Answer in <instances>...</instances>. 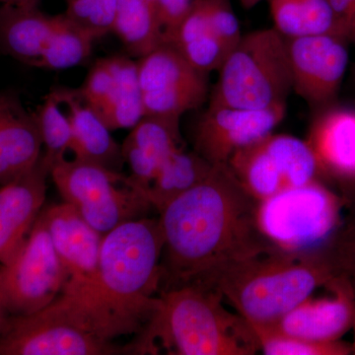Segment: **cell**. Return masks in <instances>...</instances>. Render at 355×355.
Wrapping results in <instances>:
<instances>
[{
	"label": "cell",
	"mask_w": 355,
	"mask_h": 355,
	"mask_svg": "<svg viewBox=\"0 0 355 355\" xmlns=\"http://www.w3.org/2000/svg\"><path fill=\"white\" fill-rule=\"evenodd\" d=\"M258 200L227 164L159 211L163 246L161 292L205 286L226 266L273 249L257 222Z\"/></svg>",
	"instance_id": "obj_1"
},
{
	"label": "cell",
	"mask_w": 355,
	"mask_h": 355,
	"mask_svg": "<svg viewBox=\"0 0 355 355\" xmlns=\"http://www.w3.org/2000/svg\"><path fill=\"white\" fill-rule=\"evenodd\" d=\"M163 246L158 218L121 224L104 236L95 279L69 282L62 297L108 342L139 335L157 310Z\"/></svg>",
	"instance_id": "obj_2"
},
{
	"label": "cell",
	"mask_w": 355,
	"mask_h": 355,
	"mask_svg": "<svg viewBox=\"0 0 355 355\" xmlns=\"http://www.w3.org/2000/svg\"><path fill=\"white\" fill-rule=\"evenodd\" d=\"M214 288L176 287L159 294L155 314L132 343L135 354L253 355L261 352L251 324L229 312Z\"/></svg>",
	"instance_id": "obj_3"
},
{
	"label": "cell",
	"mask_w": 355,
	"mask_h": 355,
	"mask_svg": "<svg viewBox=\"0 0 355 355\" xmlns=\"http://www.w3.org/2000/svg\"><path fill=\"white\" fill-rule=\"evenodd\" d=\"M345 275L324 246L308 253L270 249L226 266L207 286L252 324H266Z\"/></svg>",
	"instance_id": "obj_4"
},
{
	"label": "cell",
	"mask_w": 355,
	"mask_h": 355,
	"mask_svg": "<svg viewBox=\"0 0 355 355\" xmlns=\"http://www.w3.org/2000/svg\"><path fill=\"white\" fill-rule=\"evenodd\" d=\"M218 73L209 106L272 108L293 91L286 39L275 28L243 35Z\"/></svg>",
	"instance_id": "obj_5"
},
{
	"label": "cell",
	"mask_w": 355,
	"mask_h": 355,
	"mask_svg": "<svg viewBox=\"0 0 355 355\" xmlns=\"http://www.w3.org/2000/svg\"><path fill=\"white\" fill-rule=\"evenodd\" d=\"M345 205V197L317 179L258 202L257 222L275 249L308 253L330 241L342 224Z\"/></svg>",
	"instance_id": "obj_6"
},
{
	"label": "cell",
	"mask_w": 355,
	"mask_h": 355,
	"mask_svg": "<svg viewBox=\"0 0 355 355\" xmlns=\"http://www.w3.org/2000/svg\"><path fill=\"white\" fill-rule=\"evenodd\" d=\"M50 176L64 202L103 235L148 216L153 209L132 178L102 166L64 158L51 167Z\"/></svg>",
	"instance_id": "obj_7"
},
{
	"label": "cell",
	"mask_w": 355,
	"mask_h": 355,
	"mask_svg": "<svg viewBox=\"0 0 355 355\" xmlns=\"http://www.w3.org/2000/svg\"><path fill=\"white\" fill-rule=\"evenodd\" d=\"M135 354L101 338L62 295L27 316L8 317L0 334V355Z\"/></svg>",
	"instance_id": "obj_8"
},
{
	"label": "cell",
	"mask_w": 355,
	"mask_h": 355,
	"mask_svg": "<svg viewBox=\"0 0 355 355\" xmlns=\"http://www.w3.org/2000/svg\"><path fill=\"white\" fill-rule=\"evenodd\" d=\"M69 279L39 216L12 260L0 266V298L9 317L27 316L57 300Z\"/></svg>",
	"instance_id": "obj_9"
},
{
	"label": "cell",
	"mask_w": 355,
	"mask_h": 355,
	"mask_svg": "<svg viewBox=\"0 0 355 355\" xmlns=\"http://www.w3.org/2000/svg\"><path fill=\"white\" fill-rule=\"evenodd\" d=\"M227 166L258 202L310 183L320 174L307 141L284 133H270L240 149Z\"/></svg>",
	"instance_id": "obj_10"
},
{
	"label": "cell",
	"mask_w": 355,
	"mask_h": 355,
	"mask_svg": "<svg viewBox=\"0 0 355 355\" xmlns=\"http://www.w3.org/2000/svg\"><path fill=\"white\" fill-rule=\"evenodd\" d=\"M137 71L146 116L181 119L209 97V74L167 44L140 58Z\"/></svg>",
	"instance_id": "obj_11"
},
{
	"label": "cell",
	"mask_w": 355,
	"mask_h": 355,
	"mask_svg": "<svg viewBox=\"0 0 355 355\" xmlns=\"http://www.w3.org/2000/svg\"><path fill=\"white\" fill-rule=\"evenodd\" d=\"M286 42L294 92L315 108L330 105L349 65L347 42L334 35L299 37Z\"/></svg>",
	"instance_id": "obj_12"
},
{
	"label": "cell",
	"mask_w": 355,
	"mask_h": 355,
	"mask_svg": "<svg viewBox=\"0 0 355 355\" xmlns=\"http://www.w3.org/2000/svg\"><path fill=\"white\" fill-rule=\"evenodd\" d=\"M286 105L261 110L209 106L193 133L195 151L214 165L227 164L233 154L273 132Z\"/></svg>",
	"instance_id": "obj_13"
},
{
	"label": "cell",
	"mask_w": 355,
	"mask_h": 355,
	"mask_svg": "<svg viewBox=\"0 0 355 355\" xmlns=\"http://www.w3.org/2000/svg\"><path fill=\"white\" fill-rule=\"evenodd\" d=\"M110 130H132L144 116L137 62L114 55L99 58L78 88Z\"/></svg>",
	"instance_id": "obj_14"
},
{
	"label": "cell",
	"mask_w": 355,
	"mask_h": 355,
	"mask_svg": "<svg viewBox=\"0 0 355 355\" xmlns=\"http://www.w3.org/2000/svg\"><path fill=\"white\" fill-rule=\"evenodd\" d=\"M326 287L333 292V298L312 299L310 296L277 321L261 326L314 342L340 340L354 322V279L342 275Z\"/></svg>",
	"instance_id": "obj_15"
},
{
	"label": "cell",
	"mask_w": 355,
	"mask_h": 355,
	"mask_svg": "<svg viewBox=\"0 0 355 355\" xmlns=\"http://www.w3.org/2000/svg\"><path fill=\"white\" fill-rule=\"evenodd\" d=\"M40 216L58 256L69 272V282L85 284L94 279L105 235L92 227L69 202L44 207Z\"/></svg>",
	"instance_id": "obj_16"
},
{
	"label": "cell",
	"mask_w": 355,
	"mask_h": 355,
	"mask_svg": "<svg viewBox=\"0 0 355 355\" xmlns=\"http://www.w3.org/2000/svg\"><path fill=\"white\" fill-rule=\"evenodd\" d=\"M50 170L40 158L31 171L0 186V266L19 251L44 207Z\"/></svg>",
	"instance_id": "obj_17"
},
{
	"label": "cell",
	"mask_w": 355,
	"mask_h": 355,
	"mask_svg": "<svg viewBox=\"0 0 355 355\" xmlns=\"http://www.w3.org/2000/svg\"><path fill=\"white\" fill-rule=\"evenodd\" d=\"M41 133L34 112L12 91H0V186L31 171L42 156Z\"/></svg>",
	"instance_id": "obj_18"
},
{
	"label": "cell",
	"mask_w": 355,
	"mask_h": 355,
	"mask_svg": "<svg viewBox=\"0 0 355 355\" xmlns=\"http://www.w3.org/2000/svg\"><path fill=\"white\" fill-rule=\"evenodd\" d=\"M180 118L144 116L121 144L130 177L146 193L166 160L183 148Z\"/></svg>",
	"instance_id": "obj_19"
},
{
	"label": "cell",
	"mask_w": 355,
	"mask_h": 355,
	"mask_svg": "<svg viewBox=\"0 0 355 355\" xmlns=\"http://www.w3.org/2000/svg\"><path fill=\"white\" fill-rule=\"evenodd\" d=\"M51 90L67 108L72 132L70 153L74 158L121 172L125 164L121 146L112 137V130L99 114L84 101L78 88L55 87Z\"/></svg>",
	"instance_id": "obj_20"
},
{
	"label": "cell",
	"mask_w": 355,
	"mask_h": 355,
	"mask_svg": "<svg viewBox=\"0 0 355 355\" xmlns=\"http://www.w3.org/2000/svg\"><path fill=\"white\" fill-rule=\"evenodd\" d=\"M306 141L320 172L355 184V110L323 112L313 123Z\"/></svg>",
	"instance_id": "obj_21"
},
{
	"label": "cell",
	"mask_w": 355,
	"mask_h": 355,
	"mask_svg": "<svg viewBox=\"0 0 355 355\" xmlns=\"http://www.w3.org/2000/svg\"><path fill=\"white\" fill-rule=\"evenodd\" d=\"M39 7L0 6V51L30 67H38L58 22Z\"/></svg>",
	"instance_id": "obj_22"
},
{
	"label": "cell",
	"mask_w": 355,
	"mask_h": 355,
	"mask_svg": "<svg viewBox=\"0 0 355 355\" xmlns=\"http://www.w3.org/2000/svg\"><path fill=\"white\" fill-rule=\"evenodd\" d=\"M164 44L207 74L218 71L229 53L210 29L203 0L193 1L183 19L166 37Z\"/></svg>",
	"instance_id": "obj_23"
},
{
	"label": "cell",
	"mask_w": 355,
	"mask_h": 355,
	"mask_svg": "<svg viewBox=\"0 0 355 355\" xmlns=\"http://www.w3.org/2000/svg\"><path fill=\"white\" fill-rule=\"evenodd\" d=\"M112 32L139 58L163 46L164 29L157 0H118Z\"/></svg>",
	"instance_id": "obj_24"
},
{
	"label": "cell",
	"mask_w": 355,
	"mask_h": 355,
	"mask_svg": "<svg viewBox=\"0 0 355 355\" xmlns=\"http://www.w3.org/2000/svg\"><path fill=\"white\" fill-rule=\"evenodd\" d=\"M268 1L275 25L273 28L284 38L334 35L343 39L328 0Z\"/></svg>",
	"instance_id": "obj_25"
},
{
	"label": "cell",
	"mask_w": 355,
	"mask_h": 355,
	"mask_svg": "<svg viewBox=\"0 0 355 355\" xmlns=\"http://www.w3.org/2000/svg\"><path fill=\"white\" fill-rule=\"evenodd\" d=\"M214 164L193 151L180 148L166 160L146 195L153 209L161 211L168 203L202 182Z\"/></svg>",
	"instance_id": "obj_26"
},
{
	"label": "cell",
	"mask_w": 355,
	"mask_h": 355,
	"mask_svg": "<svg viewBox=\"0 0 355 355\" xmlns=\"http://www.w3.org/2000/svg\"><path fill=\"white\" fill-rule=\"evenodd\" d=\"M95 40L90 32L76 24L67 14H58L57 25L44 49L39 69H67L80 64L90 55Z\"/></svg>",
	"instance_id": "obj_27"
},
{
	"label": "cell",
	"mask_w": 355,
	"mask_h": 355,
	"mask_svg": "<svg viewBox=\"0 0 355 355\" xmlns=\"http://www.w3.org/2000/svg\"><path fill=\"white\" fill-rule=\"evenodd\" d=\"M55 92L51 90L34 112L44 148L41 160L49 170L65 158L71 147V125Z\"/></svg>",
	"instance_id": "obj_28"
},
{
	"label": "cell",
	"mask_w": 355,
	"mask_h": 355,
	"mask_svg": "<svg viewBox=\"0 0 355 355\" xmlns=\"http://www.w3.org/2000/svg\"><path fill=\"white\" fill-rule=\"evenodd\" d=\"M260 350L266 355H349L352 347L340 340L314 342L298 336L284 335L261 324H252Z\"/></svg>",
	"instance_id": "obj_29"
},
{
	"label": "cell",
	"mask_w": 355,
	"mask_h": 355,
	"mask_svg": "<svg viewBox=\"0 0 355 355\" xmlns=\"http://www.w3.org/2000/svg\"><path fill=\"white\" fill-rule=\"evenodd\" d=\"M65 14L96 39L113 30L118 0H65Z\"/></svg>",
	"instance_id": "obj_30"
},
{
	"label": "cell",
	"mask_w": 355,
	"mask_h": 355,
	"mask_svg": "<svg viewBox=\"0 0 355 355\" xmlns=\"http://www.w3.org/2000/svg\"><path fill=\"white\" fill-rule=\"evenodd\" d=\"M345 197L349 216L324 248L340 272L355 279V193Z\"/></svg>",
	"instance_id": "obj_31"
},
{
	"label": "cell",
	"mask_w": 355,
	"mask_h": 355,
	"mask_svg": "<svg viewBox=\"0 0 355 355\" xmlns=\"http://www.w3.org/2000/svg\"><path fill=\"white\" fill-rule=\"evenodd\" d=\"M207 19L214 36L226 50H231L239 43L243 35L239 20L229 0H203Z\"/></svg>",
	"instance_id": "obj_32"
},
{
	"label": "cell",
	"mask_w": 355,
	"mask_h": 355,
	"mask_svg": "<svg viewBox=\"0 0 355 355\" xmlns=\"http://www.w3.org/2000/svg\"><path fill=\"white\" fill-rule=\"evenodd\" d=\"M195 0H157L159 15L166 37L190 10Z\"/></svg>",
	"instance_id": "obj_33"
},
{
	"label": "cell",
	"mask_w": 355,
	"mask_h": 355,
	"mask_svg": "<svg viewBox=\"0 0 355 355\" xmlns=\"http://www.w3.org/2000/svg\"><path fill=\"white\" fill-rule=\"evenodd\" d=\"M42 0H0V6H12L18 7H39Z\"/></svg>",
	"instance_id": "obj_34"
},
{
	"label": "cell",
	"mask_w": 355,
	"mask_h": 355,
	"mask_svg": "<svg viewBox=\"0 0 355 355\" xmlns=\"http://www.w3.org/2000/svg\"><path fill=\"white\" fill-rule=\"evenodd\" d=\"M8 317L6 308H4L3 303H2L1 298H0V334L3 331L4 327H6Z\"/></svg>",
	"instance_id": "obj_35"
},
{
	"label": "cell",
	"mask_w": 355,
	"mask_h": 355,
	"mask_svg": "<svg viewBox=\"0 0 355 355\" xmlns=\"http://www.w3.org/2000/svg\"><path fill=\"white\" fill-rule=\"evenodd\" d=\"M263 0H239L243 8L251 9L253 7L258 6Z\"/></svg>",
	"instance_id": "obj_36"
},
{
	"label": "cell",
	"mask_w": 355,
	"mask_h": 355,
	"mask_svg": "<svg viewBox=\"0 0 355 355\" xmlns=\"http://www.w3.org/2000/svg\"><path fill=\"white\" fill-rule=\"evenodd\" d=\"M354 279V277H352ZM354 287H355V279H354ZM352 331H354V343H352V354H355V309H354V322H352Z\"/></svg>",
	"instance_id": "obj_37"
},
{
	"label": "cell",
	"mask_w": 355,
	"mask_h": 355,
	"mask_svg": "<svg viewBox=\"0 0 355 355\" xmlns=\"http://www.w3.org/2000/svg\"><path fill=\"white\" fill-rule=\"evenodd\" d=\"M349 43L355 44V22L354 25V29H352V35H350Z\"/></svg>",
	"instance_id": "obj_38"
}]
</instances>
